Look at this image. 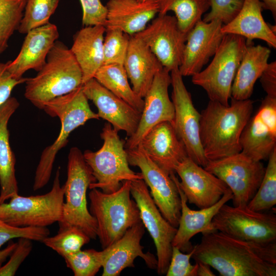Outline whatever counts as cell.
<instances>
[{
	"mask_svg": "<svg viewBox=\"0 0 276 276\" xmlns=\"http://www.w3.org/2000/svg\"><path fill=\"white\" fill-rule=\"evenodd\" d=\"M131 181H123L113 193H106L95 188L88 193L89 212L96 220L97 236L103 249L141 221L137 205L130 197Z\"/></svg>",
	"mask_w": 276,
	"mask_h": 276,
	"instance_id": "5",
	"label": "cell"
},
{
	"mask_svg": "<svg viewBox=\"0 0 276 276\" xmlns=\"http://www.w3.org/2000/svg\"><path fill=\"white\" fill-rule=\"evenodd\" d=\"M170 76L172 101L174 107L172 124L185 147L188 157L204 168L209 160L204 155L200 139V113L193 104L191 94L185 85L178 68L171 71Z\"/></svg>",
	"mask_w": 276,
	"mask_h": 276,
	"instance_id": "12",
	"label": "cell"
},
{
	"mask_svg": "<svg viewBox=\"0 0 276 276\" xmlns=\"http://www.w3.org/2000/svg\"><path fill=\"white\" fill-rule=\"evenodd\" d=\"M263 9L261 0H244L239 13L229 22L222 26L221 32L241 36L248 42L254 39L262 40L275 49V26L265 22L262 14Z\"/></svg>",
	"mask_w": 276,
	"mask_h": 276,
	"instance_id": "27",
	"label": "cell"
},
{
	"mask_svg": "<svg viewBox=\"0 0 276 276\" xmlns=\"http://www.w3.org/2000/svg\"><path fill=\"white\" fill-rule=\"evenodd\" d=\"M100 136L103 140L101 148L96 151L86 150L83 153L96 180L89 188L111 193L119 189L124 181L143 179L141 173L130 168L125 142L110 123L104 124Z\"/></svg>",
	"mask_w": 276,
	"mask_h": 276,
	"instance_id": "7",
	"label": "cell"
},
{
	"mask_svg": "<svg viewBox=\"0 0 276 276\" xmlns=\"http://www.w3.org/2000/svg\"><path fill=\"white\" fill-rule=\"evenodd\" d=\"M130 193L139 209L141 220L155 244L157 273L166 274L172 255V242L177 228L162 215L143 179L131 181Z\"/></svg>",
	"mask_w": 276,
	"mask_h": 276,
	"instance_id": "14",
	"label": "cell"
},
{
	"mask_svg": "<svg viewBox=\"0 0 276 276\" xmlns=\"http://www.w3.org/2000/svg\"><path fill=\"white\" fill-rule=\"evenodd\" d=\"M123 65L132 89L142 98L150 88L155 74L163 68L147 45L135 35L130 36Z\"/></svg>",
	"mask_w": 276,
	"mask_h": 276,
	"instance_id": "26",
	"label": "cell"
},
{
	"mask_svg": "<svg viewBox=\"0 0 276 276\" xmlns=\"http://www.w3.org/2000/svg\"><path fill=\"white\" fill-rule=\"evenodd\" d=\"M198 267L197 270V276H214V272L211 269V266L204 263L197 262Z\"/></svg>",
	"mask_w": 276,
	"mask_h": 276,
	"instance_id": "46",
	"label": "cell"
},
{
	"mask_svg": "<svg viewBox=\"0 0 276 276\" xmlns=\"http://www.w3.org/2000/svg\"><path fill=\"white\" fill-rule=\"evenodd\" d=\"M241 152L257 161L268 160L276 148V97L266 96L243 129Z\"/></svg>",
	"mask_w": 276,
	"mask_h": 276,
	"instance_id": "16",
	"label": "cell"
},
{
	"mask_svg": "<svg viewBox=\"0 0 276 276\" xmlns=\"http://www.w3.org/2000/svg\"><path fill=\"white\" fill-rule=\"evenodd\" d=\"M246 47L244 37L225 34L210 64L192 76L193 83L201 87L210 100L229 105L233 82Z\"/></svg>",
	"mask_w": 276,
	"mask_h": 276,
	"instance_id": "9",
	"label": "cell"
},
{
	"mask_svg": "<svg viewBox=\"0 0 276 276\" xmlns=\"http://www.w3.org/2000/svg\"><path fill=\"white\" fill-rule=\"evenodd\" d=\"M194 251L193 246L191 251L185 254L177 247L172 246V255L167 276H197L198 264L192 265L190 259Z\"/></svg>",
	"mask_w": 276,
	"mask_h": 276,
	"instance_id": "41",
	"label": "cell"
},
{
	"mask_svg": "<svg viewBox=\"0 0 276 276\" xmlns=\"http://www.w3.org/2000/svg\"><path fill=\"white\" fill-rule=\"evenodd\" d=\"M82 9L84 26H105L107 9L100 0H79Z\"/></svg>",
	"mask_w": 276,
	"mask_h": 276,
	"instance_id": "43",
	"label": "cell"
},
{
	"mask_svg": "<svg viewBox=\"0 0 276 276\" xmlns=\"http://www.w3.org/2000/svg\"><path fill=\"white\" fill-rule=\"evenodd\" d=\"M170 73L163 67L155 74L144 98V107L137 128L124 143L126 149L136 147L144 136L157 124L165 121L172 123L174 107L168 94L171 83Z\"/></svg>",
	"mask_w": 276,
	"mask_h": 276,
	"instance_id": "17",
	"label": "cell"
},
{
	"mask_svg": "<svg viewBox=\"0 0 276 276\" xmlns=\"http://www.w3.org/2000/svg\"><path fill=\"white\" fill-rule=\"evenodd\" d=\"M129 164L141 170L143 179L164 217L176 228L181 214V201L177 186L170 175L152 161L139 147L126 149Z\"/></svg>",
	"mask_w": 276,
	"mask_h": 276,
	"instance_id": "13",
	"label": "cell"
},
{
	"mask_svg": "<svg viewBox=\"0 0 276 276\" xmlns=\"http://www.w3.org/2000/svg\"><path fill=\"white\" fill-rule=\"evenodd\" d=\"M138 1L141 2H144L149 1V0H138Z\"/></svg>",
	"mask_w": 276,
	"mask_h": 276,
	"instance_id": "49",
	"label": "cell"
},
{
	"mask_svg": "<svg viewBox=\"0 0 276 276\" xmlns=\"http://www.w3.org/2000/svg\"><path fill=\"white\" fill-rule=\"evenodd\" d=\"M174 171L180 178L177 183L187 201L200 209L215 204L229 189L223 181L188 156L177 165Z\"/></svg>",
	"mask_w": 276,
	"mask_h": 276,
	"instance_id": "18",
	"label": "cell"
},
{
	"mask_svg": "<svg viewBox=\"0 0 276 276\" xmlns=\"http://www.w3.org/2000/svg\"><path fill=\"white\" fill-rule=\"evenodd\" d=\"M96 182L92 171L81 151L76 147L70 150L67 156V179L64 185L65 201L59 229L75 227L90 239L97 237V224L87 206L86 192L89 185Z\"/></svg>",
	"mask_w": 276,
	"mask_h": 276,
	"instance_id": "6",
	"label": "cell"
},
{
	"mask_svg": "<svg viewBox=\"0 0 276 276\" xmlns=\"http://www.w3.org/2000/svg\"><path fill=\"white\" fill-rule=\"evenodd\" d=\"M25 97L35 106L67 94L82 85V73L70 49L56 41L37 75L27 78Z\"/></svg>",
	"mask_w": 276,
	"mask_h": 276,
	"instance_id": "4",
	"label": "cell"
},
{
	"mask_svg": "<svg viewBox=\"0 0 276 276\" xmlns=\"http://www.w3.org/2000/svg\"><path fill=\"white\" fill-rule=\"evenodd\" d=\"M211 10L206 14L204 22L219 20L225 25L229 22L241 10L244 0H210Z\"/></svg>",
	"mask_w": 276,
	"mask_h": 276,
	"instance_id": "40",
	"label": "cell"
},
{
	"mask_svg": "<svg viewBox=\"0 0 276 276\" xmlns=\"http://www.w3.org/2000/svg\"><path fill=\"white\" fill-rule=\"evenodd\" d=\"M82 85L72 92L45 102L42 109L61 123L60 132L55 141L42 151L35 172L34 191L44 187L49 181L57 153L68 143L70 134L88 120L99 119L88 104Z\"/></svg>",
	"mask_w": 276,
	"mask_h": 276,
	"instance_id": "3",
	"label": "cell"
},
{
	"mask_svg": "<svg viewBox=\"0 0 276 276\" xmlns=\"http://www.w3.org/2000/svg\"><path fill=\"white\" fill-rule=\"evenodd\" d=\"M246 47L234 79L231 97L237 100L249 99L255 84L267 67L270 50L261 45L246 42Z\"/></svg>",
	"mask_w": 276,
	"mask_h": 276,
	"instance_id": "30",
	"label": "cell"
},
{
	"mask_svg": "<svg viewBox=\"0 0 276 276\" xmlns=\"http://www.w3.org/2000/svg\"><path fill=\"white\" fill-rule=\"evenodd\" d=\"M142 39L170 72L178 68L187 34L180 29L175 16L158 15L143 31L135 34Z\"/></svg>",
	"mask_w": 276,
	"mask_h": 276,
	"instance_id": "15",
	"label": "cell"
},
{
	"mask_svg": "<svg viewBox=\"0 0 276 276\" xmlns=\"http://www.w3.org/2000/svg\"><path fill=\"white\" fill-rule=\"evenodd\" d=\"M213 231L238 239L262 243L275 242L276 215L255 211L247 206L224 204L214 216Z\"/></svg>",
	"mask_w": 276,
	"mask_h": 276,
	"instance_id": "10",
	"label": "cell"
},
{
	"mask_svg": "<svg viewBox=\"0 0 276 276\" xmlns=\"http://www.w3.org/2000/svg\"><path fill=\"white\" fill-rule=\"evenodd\" d=\"M158 15H165L169 11L175 14L181 31L188 34L211 7L210 0H157Z\"/></svg>",
	"mask_w": 276,
	"mask_h": 276,
	"instance_id": "32",
	"label": "cell"
},
{
	"mask_svg": "<svg viewBox=\"0 0 276 276\" xmlns=\"http://www.w3.org/2000/svg\"><path fill=\"white\" fill-rule=\"evenodd\" d=\"M146 154L169 174L175 173L177 165L187 157L185 147L171 122L165 121L153 127L139 145Z\"/></svg>",
	"mask_w": 276,
	"mask_h": 276,
	"instance_id": "24",
	"label": "cell"
},
{
	"mask_svg": "<svg viewBox=\"0 0 276 276\" xmlns=\"http://www.w3.org/2000/svg\"><path fill=\"white\" fill-rule=\"evenodd\" d=\"M253 102L237 100L224 105L210 100L200 113V139L208 160L221 159L241 151L242 132L251 117Z\"/></svg>",
	"mask_w": 276,
	"mask_h": 276,
	"instance_id": "2",
	"label": "cell"
},
{
	"mask_svg": "<svg viewBox=\"0 0 276 276\" xmlns=\"http://www.w3.org/2000/svg\"><path fill=\"white\" fill-rule=\"evenodd\" d=\"M263 4V9L269 10L272 14L273 17L276 19V0H261Z\"/></svg>",
	"mask_w": 276,
	"mask_h": 276,
	"instance_id": "48",
	"label": "cell"
},
{
	"mask_svg": "<svg viewBox=\"0 0 276 276\" xmlns=\"http://www.w3.org/2000/svg\"><path fill=\"white\" fill-rule=\"evenodd\" d=\"M19 106L16 98L10 97L0 106V204L18 194L16 159L10 145L8 124Z\"/></svg>",
	"mask_w": 276,
	"mask_h": 276,
	"instance_id": "29",
	"label": "cell"
},
{
	"mask_svg": "<svg viewBox=\"0 0 276 276\" xmlns=\"http://www.w3.org/2000/svg\"><path fill=\"white\" fill-rule=\"evenodd\" d=\"M26 0H0V54L17 31L24 15Z\"/></svg>",
	"mask_w": 276,
	"mask_h": 276,
	"instance_id": "34",
	"label": "cell"
},
{
	"mask_svg": "<svg viewBox=\"0 0 276 276\" xmlns=\"http://www.w3.org/2000/svg\"><path fill=\"white\" fill-rule=\"evenodd\" d=\"M262 86L267 96L276 97V62L268 63L260 77Z\"/></svg>",
	"mask_w": 276,
	"mask_h": 276,
	"instance_id": "45",
	"label": "cell"
},
{
	"mask_svg": "<svg viewBox=\"0 0 276 276\" xmlns=\"http://www.w3.org/2000/svg\"><path fill=\"white\" fill-rule=\"evenodd\" d=\"M50 234L47 227L15 226L0 219V248L7 242L14 238H24L42 242Z\"/></svg>",
	"mask_w": 276,
	"mask_h": 276,
	"instance_id": "39",
	"label": "cell"
},
{
	"mask_svg": "<svg viewBox=\"0 0 276 276\" xmlns=\"http://www.w3.org/2000/svg\"><path fill=\"white\" fill-rule=\"evenodd\" d=\"M145 233L142 221L128 228L123 236L103 248L102 276H118L126 268L134 267V260L142 258L151 269H156L157 258L149 252H143L141 240Z\"/></svg>",
	"mask_w": 276,
	"mask_h": 276,
	"instance_id": "21",
	"label": "cell"
},
{
	"mask_svg": "<svg viewBox=\"0 0 276 276\" xmlns=\"http://www.w3.org/2000/svg\"><path fill=\"white\" fill-rule=\"evenodd\" d=\"M26 34L16 57L12 61H7V70L16 79L22 78L23 75L30 70L39 71L59 37L57 26L50 22L32 29Z\"/></svg>",
	"mask_w": 276,
	"mask_h": 276,
	"instance_id": "22",
	"label": "cell"
},
{
	"mask_svg": "<svg viewBox=\"0 0 276 276\" xmlns=\"http://www.w3.org/2000/svg\"><path fill=\"white\" fill-rule=\"evenodd\" d=\"M63 258L75 276H94L102 266V252L94 249H81Z\"/></svg>",
	"mask_w": 276,
	"mask_h": 276,
	"instance_id": "37",
	"label": "cell"
},
{
	"mask_svg": "<svg viewBox=\"0 0 276 276\" xmlns=\"http://www.w3.org/2000/svg\"><path fill=\"white\" fill-rule=\"evenodd\" d=\"M219 20L198 21L188 33L182 62L178 70L183 76H192L214 56L225 34Z\"/></svg>",
	"mask_w": 276,
	"mask_h": 276,
	"instance_id": "19",
	"label": "cell"
},
{
	"mask_svg": "<svg viewBox=\"0 0 276 276\" xmlns=\"http://www.w3.org/2000/svg\"><path fill=\"white\" fill-rule=\"evenodd\" d=\"M94 78L114 95L142 112L144 100L130 86L124 65H102Z\"/></svg>",
	"mask_w": 276,
	"mask_h": 276,
	"instance_id": "31",
	"label": "cell"
},
{
	"mask_svg": "<svg viewBox=\"0 0 276 276\" xmlns=\"http://www.w3.org/2000/svg\"><path fill=\"white\" fill-rule=\"evenodd\" d=\"M64 185H60V168L56 171L51 190L35 196H13L8 203L0 204V219L18 227H47L61 221Z\"/></svg>",
	"mask_w": 276,
	"mask_h": 276,
	"instance_id": "8",
	"label": "cell"
},
{
	"mask_svg": "<svg viewBox=\"0 0 276 276\" xmlns=\"http://www.w3.org/2000/svg\"><path fill=\"white\" fill-rule=\"evenodd\" d=\"M103 41L102 65L124 64L130 35L119 29H106Z\"/></svg>",
	"mask_w": 276,
	"mask_h": 276,
	"instance_id": "38",
	"label": "cell"
},
{
	"mask_svg": "<svg viewBox=\"0 0 276 276\" xmlns=\"http://www.w3.org/2000/svg\"><path fill=\"white\" fill-rule=\"evenodd\" d=\"M106 29H119L131 36L142 31L158 14L157 0H109L106 4Z\"/></svg>",
	"mask_w": 276,
	"mask_h": 276,
	"instance_id": "25",
	"label": "cell"
},
{
	"mask_svg": "<svg viewBox=\"0 0 276 276\" xmlns=\"http://www.w3.org/2000/svg\"><path fill=\"white\" fill-rule=\"evenodd\" d=\"M82 87L87 99L97 107L99 118L107 121L117 131H125L129 137L135 133L141 112L114 95L94 78Z\"/></svg>",
	"mask_w": 276,
	"mask_h": 276,
	"instance_id": "20",
	"label": "cell"
},
{
	"mask_svg": "<svg viewBox=\"0 0 276 276\" xmlns=\"http://www.w3.org/2000/svg\"><path fill=\"white\" fill-rule=\"evenodd\" d=\"M262 182L247 207L254 211L264 212L276 204V148L271 153Z\"/></svg>",
	"mask_w": 276,
	"mask_h": 276,
	"instance_id": "33",
	"label": "cell"
},
{
	"mask_svg": "<svg viewBox=\"0 0 276 276\" xmlns=\"http://www.w3.org/2000/svg\"><path fill=\"white\" fill-rule=\"evenodd\" d=\"M223 181L233 194V206H245L253 198L263 178L265 167L240 152L209 160L204 168Z\"/></svg>",
	"mask_w": 276,
	"mask_h": 276,
	"instance_id": "11",
	"label": "cell"
},
{
	"mask_svg": "<svg viewBox=\"0 0 276 276\" xmlns=\"http://www.w3.org/2000/svg\"><path fill=\"white\" fill-rule=\"evenodd\" d=\"M194 247L192 258L221 276L276 275L275 242L244 241L215 231L203 234Z\"/></svg>",
	"mask_w": 276,
	"mask_h": 276,
	"instance_id": "1",
	"label": "cell"
},
{
	"mask_svg": "<svg viewBox=\"0 0 276 276\" xmlns=\"http://www.w3.org/2000/svg\"><path fill=\"white\" fill-rule=\"evenodd\" d=\"M27 78L16 79L7 70V62H0V106L10 97L13 89L17 85L25 83Z\"/></svg>",
	"mask_w": 276,
	"mask_h": 276,
	"instance_id": "44",
	"label": "cell"
},
{
	"mask_svg": "<svg viewBox=\"0 0 276 276\" xmlns=\"http://www.w3.org/2000/svg\"><path fill=\"white\" fill-rule=\"evenodd\" d=\"M17 243H14L12 241L9 242L6 248L2 250H0V263L2 264L7 257L10 256L15 248L16 247Z\"/></svg>",
	"mask_w": 276,
	"mask_h": 276,
	"instance_id": "47",
	"label": "cell"
},
{
	"mask_svg": "<svg viewBox=\"0 0 276 276\" xmlns=\"http://www.w3.org/2000/svg\"><path fill=\"white\" fill-rule=\"evenodd\" d=\"M174 172L170 175L175 182L181 201V214L177 232L172 242V246L177 247L182 252H189L193 246L190 240L196 234L214 232L212 221L220 208L233 198L230 189L226 191L215 204L199 210H191L187 204V199L177 183V177Z\"/></svg>",
	"mask_w": 276,
	"mask_h": 276,
	"instance_id": "23",
	"label": "cell"
},
{
	"mask_svg": "<svg viewBox=\"0 0 276 276\" xmlns=\"http://www.w3.org/2000/svg\"><path fill=\"white\" fill-rule=\"evenodd\" d=\"M60 0H26L24 15L17 30L26 34L34 28L50 23Z\"/></svg>",
	"mask_w": 276,
	"mask_h": 276,
	"instance_id": "35",
	"label": "cell"
},
{
	"mask_svg": "<svg viewBox=\"0 0 276 276\" xmlns=\"http://www.w3.org/2000/svg\"><path fill=\"white\" fill-rule=\"evenodd\" d=\"M31 241L27 238H19L8 262L3 266H1L0 263V276H13L15 274L21 264L32 250Z\"/></svg>",
	"mask_w": 276,
	"mask_h": 276,
	"instance_id": "42",
	"label": "cell"
},
{
	"mask_svg": "<svg viewBox=\"0 0 276 276\" xmlns=\"http://www.w3.org/2000/svg\"><path fill=\"white\" fill-rule=\"evenodd\" d=\"M91 239L75 227L59 229L56 235L47 237L42 242L62 257L76 252L88 243Z\"/></svg>",
	"mask_w": 276,
	"mask_h": 276,
	"instance_id": "36",
	"label": "cell"
},
{
	"mask_svg": "<svg viewBox=\"0 0 276 276\" xmlns=\"http://www.w3.org/2000/svg\"><path fill=\"white\" fill-rule=\"evenodd\" d=\"M104 26H84L73 37L70 50L82 73V84L94 78L103 62Z\"/></svg>",
	"mask_w": 276,
	"mask_h": 276,
	"instance_id": "28",
	"label": "cell"
}]
</instances>
